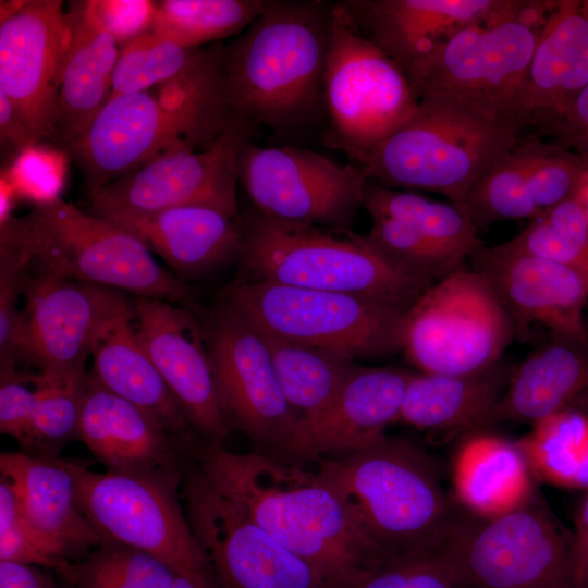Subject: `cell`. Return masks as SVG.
I'll return each instance as SVG.
<instances>
[{"label":"cell","instance_id":"27","mask_svg":"<svg viewBox=\"0 0 588 588\" xmlns=\"http://www.w3.org/2000/svg\"><path fill=\"white\" fill-rule=\"evenodd\" d=\"M65 19L56 140L68 148L111 98L121 48L94 13L90 1H70Z\"/></svg>","mask_w":588,"mask_h":588},{"label":"cell","instance_id":"19","mask_svg":"<svg viewBox=\"0 0 588 588\" xmlns=\"http://www.w3.org/2000/svg\"><path fill=\"white\" fill-rule=\"evenodd\" d=\"M136 335L200 440L222 444L231 427L222 411L204 326L192 309L133 299Z\"/></svg>","mask_w":588,"mask_h":588},{"label":"cell","instance_id":"12","mask_svg":"<svg viewBox=\"0 0 588 588\" xmlns=\"http://www.w3.org/2000/svg\"><path fill=\"white\" fill-rule=\"evenodd\" d=\"M323 100L327 145L356 163L400 127L418 99L405 73L362 35L342 3L331 5Z\"/></svg>","mask_w":588,"mask_h":588},{"label":"cell","instance_id":"51","mask_svg":"<svg viewBox=\"0 0 588 588\" xmlns=\"http://www.w3.org/2000/svg\"><path fill=\"white\" fill-rule=\"evenodd\" d=\"M562 134L588 144V84L569 103L563 114L550 125Z\"/></svg>","mask_w":588,"mask_h":588},{"label":"cell","instance_id":"14","mask_svg":"<svg viewBox=\"0 0 588 588\" xmlns=\"http://www.w3.org/2000/svg\"><path fill=\"white\" fill-rule=\"evenodd\" d=\"M238 181L256 211L296 224L352 230L368 179L355 163L340 164L313 150L247 143Z\"/></svg>","mask_w":588,"mask_h":588},{"label":"cell","instance_id":"20","mask_svg":"<svg viewBox=\"0 0 588 588\" xmlns=\"http://www.w3.org/2000/svg\"><path fill=\"white\" fill-rule=\"evenodd\" d=\"M26 297L21 359L42 372H85L97 329L127 296L115 289L37 273H24Z\"/></svg>","mask_w":588,"mask_h":588},{"label":"cell","instance_id":"22","mask_svg":"<svg viewBox=\"0 0 588 588\" xmlns=\"http://www.w3.org/2000/svg\"><path fill=\"white\" fill-rule=\"evenodd\" d=\"M411 376L397 368L358 365L330 403L301 419L270 457L303 466L367 444L399 419Z\"/></svg>","mask_w":588,"mask_h":588},{"label":"cell","instance_id":"4","mask_svg":"<svg viewBox=\"0 0 588 588\" xmlns=\"http://www.w3.org/2000/svg\"><path fill=\"white\" fill-rule=\"evenodd\" d=\"M315 473L385 555L436 548L458 506L434 462L384 432L356 450L320 458Z\"/></svg>","mask_w":588,"mask_h":588},{"label":"cell","instance_id":"7","mask_svg":"<svg viewBox=\"0 0 588 588\" xmlns=\"http://www.w3.org/2000/svg\"><path fill=\"white\" fill-rule=\"evenodd\" d=\"M519 132L454 97L430 95L419 98L411 117L355 164L368 181L439 193L464 206L471 185Z\"/></svg>","mask_w":588,"mask_h":588},{"label":"cell","instance_id":"45","mask_svg":"<svg viewBox=\"0 0 588 588\" xmlns=\"http://www.w3.org/2000/svg\"><path fill=\"white\" fill-rule=\"evenodd\" d=\"M32 373L16 369L0 372V431L23 443L35 409L37 391Z\"/></svg>","mask_w":588,"mask_h":588},{"label":"cell","instance_id":"44","mask_svg":"<svg viewBox=\"0 0 588 588\" xmlns=\"http://www.w3.org/2000/svg\"><path fill=\"white\" fill-rule=\"evenodd\" d=\"M0 562L45 566L57 571L70 559L51 540L33 528L22 515L0 534Z\"/></svg>","mask_w":588,"mask_h":588},{"label":"cell","instance_id":"3","mask_svg":"<svg viewBox=\"0 0 588 588\" xmlns=\"http://www.w3.org/2000/svg\"><path fill=\"white\" fill-rule=\"evenodd\" d=\"M331 7L320 1H269L223 46L221 85L229 112L256 127H292L323 100Z\"/></svg>","mask_w":588,"mask_h":588},{"label":"cell","instance_id":"10","mask_svg":"<svg viewBox=\"0 0 588 588\" xmlns=\"http://www.w3.org/2000/svg\"><path fill=\"white\" fill-rule=\"evenodd\" d=\"M540 32L519 17L473 25L438 45L404 73L417 99L451 96L522 131L531 122L526 93Z\"/></svg>","mask_w":588,"mask_h":588},{"label":"cell","instance_id":"39","mask_svg":"<svg viewBox=\"0 0 588 588\" xmlns=\"http://www.w3.org/2000/svg\"><path fill=\"white\" fill-rule=\"evenodd\" d=\"M87 373L35 375L37 400L21 444L25 453L56 457L70 440L77 438Z\"/></svg>","mask_w":588,"mask_h":588},{"label":"cell","instance_id":"56","mask_svg":"<svg viewBox=\"0 0 588 588\" xmlns=\"http://www.w3.org/2000/svg\"><path fill=\"white\" fill-rule=\"evenodd\" d=\"M566 588H579V587H577L576 585L572 584V585H569V586L566 587Z\"/></svg>","mask_w":588,"mask_h":588},{"label":"cell","instance_id":"42","mask_svg":"<svg viewBox=\"0 0 588 588\" xmlns=\"http://www.w3.org/2000/svg\"><path fill=\"white\" fill-rule=\"evenodd\" d=\"M352 588H465L433 549L387 555Z\"/></svg>","mask_w":588,"mask_h":588},{"label":"cell","instance_id":"37","mask_svg":"<svg viewBox=\"0 0 588 588\" xmlns=\"http://www.w3.org/2000/svg\"><path fill=\"white\" fill-rule=\"evenodd\" d=\"M268 4V0L154 1L149 30L188 47H203L245 30Z\"/></svg>","mask_w":588,"mask_h":588},{"label":"cell","instance_id":"30","mask_svg":"<svg viewBox=\"0 0 588 588\" xmlns=\"http://www.w3.org/2000/svg\"><path fill=\"white\" fill-rule=\"evenodd\" d=\"M555 336L510 373L487 426L506 420L534 425L573 407L588 390V344Z\"/></svg>","mask_w":588,"mask_h":588},{"label":"cell","instance_id":"25","mask_svg":"<svg viewBox=\"0 0 588 588\" xmlns=\"http://www.w3.org/2000/svg\"><path fill=\"white\" fill-rule=\"evenodd\" d=\"M133 316V299L126 297L100 323L90 345L89 375L108 391L149 413L173 438L191 446L197 434L140 344Z\"/></svg>","mask_w":588,"mask_h":588},{"label":"cell","instance_id":"15","mask_svg":"<svg viewBox=\"0 0 588 588\" xmlns=\"http://www.w3.org/2000/svg\"><path fill=\"white\" fill-rule=\"evenodd\" d=\"M184 511L221 588H329L196 467L182 476Z\"/></svg>","mask_w":588,"mask_h":588},{"label":"cell","instance_id":"24","mask_svg":"<svg viewBox=\"0 0 588 588\" xmlns=\"http://www.w3.org/2000/svg\"><path fill=\"white\" fill-rule=\"evenodd\" d=\"M97 216L132 233L184 278L207 274L240 259L242 219L216 208L181 206Z\"/></svg>","mask_w":588,"mask_h":588},{"label":"cell","instance_id":"31","mask_svg":"<svg viewBox=\"0 0 588 588\" xmlns=\"http://www.w3.org/2000/svg\"><path fill=\"white\" fill-rule=\"evenodd\" d=\"M510 373L498 364L470 375L412 373L399 419L444 437L487 427Z\"/></svg>","mask_w":588,"mask_h":588},{"label":"cell","instance_id":"43","mask_svg":"<svg viewBox=\"0 0 588 588\" xmlns=\"http://www.w3.org/2000/svg\"><path fill=\"white\" fill-rule=\"evenodd\" d=\"M587 161L586 158L539 142L529 168L528 186L540 215L574 192L584 175Z\"/></svg>","mask_w":588,"mask_h":588},{"label":"cell","instance_id":"5","mask_svg":"<svg viewBox=\"0 0 588 588\" xmlns=\"http://www.w3.org/2000/svg\"><path fill=\"white\" fill-rule=\"evenodd\" d=\"M0 230V245L20 254L37 273L196 309L195 292L160 267L142 241L60 197L36 204L23 218L10 217Z\"/></svg>","mask_w":588,"mask_h":588},{"label":"cell","instance_id":"53","mask_svg":"<svg viewBox=\"0 0 588 588\" xmlns=\"http://www.w3.org/2000/svg\"><path fill=\"white\" fill-rule=\"evenodd\" d=\"M172 588H221V587L219 586V584L200 585L187 577L176 575L173 581Z\"/></svg>","mask_w":588,"mask_h":588},{"label":"cell","instance_id":"48","mask_svg":"<svg viewBox=\"0 0 588 588\" xmlns=\"http://www.w3.org/2000/svg\"><path fill=\"white\" fill-rule=\"evenodd\" d=\"M539 217L588 260V218L574 193Z\"/></svg>","mask_w":588,"mask_h":588},{"label":"cell","instance_id":"57","mask_svg":"<svg viewBox=\"0 0 588 588\" xmlns=\"http://www.w3.org/2000/svg\"><path fill=\"white\" fill-rule=\"evenodd\" d=\"M588 588V587H587Z\"/></svg>","mask_w":588,"mask_h":588},{"label":"cell","instance_id":"34","mask_svg":"<svg viewBox=\"0 0 588 588\" xmlns=\"http://www.w3.org/2000/svg\"><path fill=\"white\" fill-rule=\"evenodd\" d=\"M363 208L370 217L385 216L411 224L460 261L482 246L478 226L467 209L452 201L431 200L368 181Z\"/></svg>","mask_w":588,"mask_h":588},{"label":"cell","instance_id":"47","mask_svg":"<svg viewBox=\"0 0 588 588\" xmlns=\"http://www.w3.org/2000/svg\"><path fill=\"white\" fill-rule=\"evenodd\" d=\"M90 4L120 48L149 30L154 1L91 0Z\"/></svg>","mask_w":588,"mask_h":588},{"label":"cell","instance_id":"23","mask_svg":"<svg viewBox=\"0 0 588 588\" xmlns=\"http://www.w3.org/2000/svg\"><path fill=\"white\" fill-rule=\"evenodd\" d=\"M342 4L362 35L405 72L466 27L518 17L524 0H358Z\"/></svg>","mask_w":588,"mask_h":588},{"label":"cell","instance_id":"40","mask_svg":"<svg viewBox=\"0 0 588 588\" xmlns=\"http://www.w3.org/2000/svg\"><path fill=\"white\" fill-rule=\"evenodd\" d=\"M209 47H188L148 30L120 49L112 96L133 94L176 79L199 66Z\"/></svg>","mask_w":588,"mask_h":588},{"label":"cell","instance_id":"8","mask_svg":"<svg viewBox=\"0 0 588 588\" xmlns=\"http://www.w3.org/2000/svg\"><path fill=\"white\" fill-rule=\"evenodd\" d=\"M465 588H566L574 584L573 532L542 497L497 516L457 506L434 548Z\"/></svg>","mask_w":588,"mask_h":588},{"label":"cell","instance_id":"9","mask_svg":"<svg viewBox=\"0 0 588 588\" xmlns=\"http://www.w3.org/2000/svg\"><path fill=\"white\" fill-rule=\"evenodd\" d=\"M256 331L375 359L402 351L403 309L365 296L235 281L223 301Z\"/></svg>","mask_w":588,"mask_h":588},{"label":"cell","instance_id":"21","mask_svg":"<svg viewBox=\"0 0 588 588\" xmlns=\"http://www.w3.org/2000/svg\"><path fill=\"white\" fill-rule=\"evenodd\" d=\"M470 258L473 270L490 283L519 340L526 338L530 326L540 323L554 335L588 344L583 319L588 275L513 250L504 243L480 246Z\"/></svg>","mask_w":588,"mask_h":588},{"label":"cell","instance_id":"55","mask_svg":"<svg viewBox=\"0 0 588 588\" xmlns=\"http://www.w3.org/2000/svg\"><path fill=\"white\" fill-rule=\"evenodd\" d=\"M573 408H577L588 415V391L578 397Z\"/></svg>","mask_w":588,"mask_h":588},{"label":"cell","instance_id":"2","mask_svg":"<svg viewBox=\"0 0 588 588\" xmlns=\"http://www.w3.org/2000/svg\"><path fill=\"white\" fill-rule=\"evenodd\" d=\"M223 44L192 72L152 88L113 96L66 148L87 192L171 152L208 147L230 112L221 85Z\"/></svg>","mask_w":588,"mask_h":588},{"label":"cell","instance_id":"13","mask_svg":"<svg viewBox=\"0 0 588 588\" xmlns=\"http://www.w3.org/2000/svg\"><path fill=\"white\" fill-rule=\"evenodd\" d=\"M514 336L487 279L458 267L407 310L402 351L424 373L470 375L497 365Z\"/></svg>","mask_w":588,"mask_h":588},{"label":"cell","instance_id":"26","mask_svg":"<svg viewBox=\"0 0 588 588\" xmlns=\"http://www.w3.org/2000/svg\"><path fill=\"white\" fill-rule=\"evenodd\" d=\"M0 473L14 489L26 522L69 559L109 540L82 510L74 462L25 452L0 455Z\"/></svg>","mask_w":588,"mask_h":588},{"label":"cell","instance_id":"1","mask_svg":"<svg viewBox=\"0 0 588 588\" xmlns=\"http://www.w3.org/2000/svg\"><path fill=\"white\" fill-rule=\"evenodd\" d=\"M196 467L277 541L315 568L329 588H352L387 556L360 532L314 471L266 454L200 440Z\"/></svg>","mask_w":588,"mask_h":588},{"label":"cell","instance_id":"28","mask_svg":"<svg viewBox=\"0 0 588 588\" xmlns=\"http://www.w3.org/2000/svg\"><path fill=\"white\" fill-rule=\"evenodd\" d=\"M77 438L111 471L175 467L188 450L149 413L101 387L87 373Z\"/></svg>","mask_w":588,"mask_h":588},{"label":"cell","instance_id":"16","mask_svg":"<svg viewBox=\"0 0 588 588\" xmlns=\"http://www.w3.org/2000/svg\"><path fill=\"white\" fill-rule=\"evenodd\" d=\"M256 128L230 113L208 147L164 155L112 183L88 191L91 213L207 206L240 218L237 160Z\"/></svg>","mask_w":588,"mask_h":588},{"label":"cell","instance_id":"50","mask_svg":"<svg viewBox=\"0 0 588 588\" xmlns=\"http://www.w3.org/2000/svg\"><path fill=\"white\" fill-rule=\"evenodd\" d=\"M575 515L573 532L574 585L588 587V488Z\"/></svg>","mask_w":588,"mask_h":588},{"label":"cell","instance_id":"11","mask_svg":"<svg viewBox=\"0 0 588 588\" xmlns=\"http://www.w3.org/2000/svg\"><path fill=\"white\" fill-rule=\"evenodd\" d=\"M74 471L83 512L109 540L145 551L197 584H217L180 504L176 467L97 473L74 463Z\"/></svg>","mask_w":588,"mask_h":588},{"label":"cell","instance_id":"46","mask_svg":"<svg viewBox=\"0 0 588 588\" xmlns=\"http://www.w3.org/2000/svg\"><path fill=\"white\" fill-rule=\"evenodd\" d=\"M504 245L516 252L574 268L588 275V260L541 217L530 220L519 234Z\"/></svg>","mask_w":588,"mask_h":588},{"label":"cell","instance_id":"36","mask_svg":"<svg viewBox=\"0 0 588 588\" xmlns=\"http://www.w3.org/2000/svg\"><path fill=\"white\" fill-rule=\"evenodd\" d=\"M539 142L538 137H518L471 185L464 207L477 226L540 216L528 186L529 168Z\"/></svg>","mask_w":588,"mask_h":588},{"label":"cell","instance_id":"32","mask_svg":"<svg viewBox=\"0 0 588 588\" xmlns=\"http://www.w3.org/2000/svg\"><path fill=\"white\" fill-rule=\"evenodd\" d=\"M458 505L480 516H497L536 493L531 470L516 443L475 432L458 449L452 468Z\"/></svg>","mask_w":588,"mask_h":588},{"label":"cell","instance_id":"33","mask_svg":"<svg viewBox=\"0 0 588 588\" xmlns=\"http://www.w3.org/2000/svg\"><path fill=\"white\" fill-rule=\"evenodd\" d=\"M258 333L268 350L281 391L299 420L324 408L358 367L356 359L344 353Z\"/></svg>","mask_w":588,"mask_h":588},{"label":"cell","instance_id":"49","mask_svg":"<svg viewBox=\"0 0 588 588\" xmlns=\"http://www.w3.org/2000/svg\"><path fill=\"white\" fill-rule=\"evenodd\" d=\"M0 140L2 152L15 156L35 146L15 107L0 90Z\"/></svg>","mask_w":588,"mask_h":588},{"label":"cell","instance_id":"17","mask_svg":"<svg viewBox=\"0 0 588 588\" xmlns=\"http://www.w3.org/2000/svg\"><path fill=\"white\" fill-rule=\"evenodd\" d=\"M206 346L222 411L255 452L272 456L299 421L259 333L223 302L207 317Z\"/></svg>","mask_w":588,"mask_h":588},{"label":"cell","instance_id":"52","mask_svg":"<svg viewBox=\"0 0 588 588\" xmlns=\"http://www.w3.org/2000/svg\"><path fill=\"white\" fill-rule=\"evenodd\" d=\"M0 588H56L36 566L0 562Z\"/></svg>","mask_w":588,"mask_h":588},{"label":"cell","instance_id":"54","mask_svg":"<svg viewBox=\"0 0 588 588\" xmlns=\"http://www.w3.org/2000/svg\"><path fill=\"white\" fill-rule=\"evenodd\" d=\"M573 193L578 197V199L583 204L586 210L587 218H588V182L584 184L580 179L579 183L577 184Z\"/></svg>","mask_w":588,"mask_h":588},{"label":"cell","instance_id":"41","mask_svg":"<svg viewBox=\"0 0 588 588\" xmlns=\"http://www.w3.org/2000/svg\"><path fill=\"white\" fill-rule=\"evenodd\" d=\"M371 228L364 238L378 252L405 270L433 283L462 261L452 257L411 224L385 216H371Z\"/></svg>","mask_w":588,"mask_h":588},{"label":"cell","instance_id":"6","mask_svg":"<svg viewBox=\"0 0 588 588\" xmlns=\"http://www.w3.org/2000/svg\"><path fill=\"white\" fill-rule=\"evenodd\" d=\"M236 281H266L380 301L407 311L433 282L391 261L352 230L242 219Z\"/></svg>","mask_w":588,"mask_h":588},{"label":"cell","instance_id":"29","mask_svg":"<svg viewBox=\"0 0 588 588\" xmlns=\"http://www.w3.org/2000/svg\"><path fill=\"white\" fill-rule=\"evenodd\" d=\"M588 84V4L555 2L534 50L526 101L531 122L548 126Z\"/></svg>","mask_w":588,"mask_h":588},{"label":"cell","instance_id":"35","mask_svg":"<svg viewBox=\"0 0 588 588\" xmlns=\"http://www.w3.org/2000/svg\"><path fill=\"white\" fill-rule=\"evenodd\" d=\"M531 473L551 483L588 488V415L566 408L534 424L516 443Z\"/></svg>","mask_w":588,"mask_h":588},{"label":"cell","instance_id":"18","mask_svg":"<svg viewBox=\"0 0 588 588\" xmlns=\"http://www.w3.org/2000/svg\"><path fill=\"white\" fill-rule=\"evenodd\" d=\"M0 90L34 142L56 139L57 102L66 41L63 1L1 4Z\"/></svg>","mask_w":588,"mask_h":588},{"label":"cell","instance_id":"38","mask_svg":"<svg viewBox=\"0 0 588 588\" xmlns=\"http://www.w3.org/2000/svg\"><path fill=\"white\" fill-rule=\"evenodd\" d=\"M56 572L70 588H172L176 576L151 554L114 541Z\"/></svg>","mask_w":588,"mask_h":588}]
</instances>
